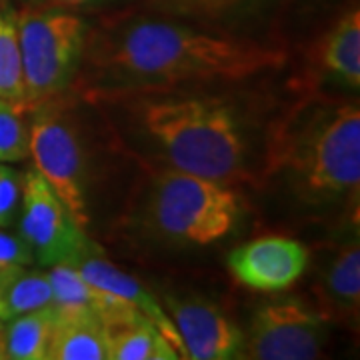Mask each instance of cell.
Here are the masks:
<instances>
[{"label":"cell","mask_w":360,"mask_h":360,"mask_svg":"<svg viewBox=\"0 0 360 360\" xmlns=\"http://www.w3.org/2000/svg\"><path fill=\"white\" fill-rule=\"evenodd\" d=\"M298 191L312 202L359 196L360 110L340 104L321 110L304 124L284 155Z\"/></svg>","instance_id":"3"},{"label":"cell","mask_w":360,"mask_h":360,"mask_svg":"<svg viewBox=\"0 0 360 360\" xmlns=\"http://www.w3.org/2000/svg\"><path fill=\"white\" fill-rule=\"evenodd\" d=\"M28 156V129L22 112L0 101V162H20Z\"/></svg>","instance_id":"20"},{"label":"cell","mask_w":360,"mask_h":360,"mask_svg":"<svg viewBox=\"0 0 360 360\" xmlns=\"http://www.w3.org/2000/svg\"><path fill=\"white\" fill-rule=\"evenodd\" d=\"M18 234L40 266L78 262L96 250L89 243L84 229L72 219L63 200L37 170H28L22 176Z\"/></svg>","instance_id":"6"},{"label":"cell","mask_w":360,"mask_h":360,"mask_svg":"<svg viewBox=\"0 0 360 360\" xmlns=\"http://www.w3.org/2000/svg\"><path fill=\"white\" fill-rule=\"evenodd\" d=\"M77 266L92 286L108 290L112 295H118L120 298L129 300L134 309L139 310L141 314H144L162 333V336L176 350L179 359H186V352H184V347H182L179 330H176L174 322L170 319V314L156 300V296L148 288H144L134 276H130L129 272L120 270L112 262H108L106 258L96 255V250H92L90 255L80 258Z\"/></svg>","instance_id":"11"},{"label":"cell","mask_w":360,"mask_h":360,"mask_svg":"<svg viewBox=\"0 0 360 360\" xmlns=\"http://www.w3.org/2000/svg\"><path fill=\"white\" fill-rule=\"evenodd\" d=\"M49 360H108V335L90 309H54Z\"/></svg>","instance_id":"12"},{"label":"cell","mask_w":360,"mask_h":360,"mask_svg":"<svg viewBox=\"0 0 360 360\" xmlns=\"http://www.w3.org/2000/svg\"><path fill=\"white\" fill-rule=\"evenodd\" d=\"M307 264L309 250L286 236H260L234 248L229 257V269L236 283L260 292L290 288Z\"/></svg>","instance_id":"10"},{"label":"cell","mask_w":360,"mask_h":360,"mask_svg":"<svg viewBox=\"0 0 360 360\" xmlns=\"http://www.w3.org/2000/svg\"><path fill=\"white\" fill-rule=\"evenodd\" d=\"M32 112H37V116L28 130V150L34 160V170L49 182L72 219L84 229L89 222V212L84 193V162L77 132L65 116L49 108V103L34 108Z\"/></svg>","instance_id":"7"},{"label":"cell","mask_w":360,"mask_h":360,"mask_svg":"<svg viewBox=\"0 0 360 360\" xmlns=\"http://www.w3.org/2000/svg\"><path fill=\"white\" fill-rule=\"evenodd\" d=\"M150 217L168 240L206 246L234 229L238 200L222 182L170 168L156 179Z\"/></svg>","instance_id":"5"},{"label":"cell","mask_w":360,"mask_h":360,"mask_svg":"<svg viewBox=\"0 0 360 360\" xmlns=\"http://www.w3.org/2000/svg\"><path fill=\"white\" fill-rule=\"evenodd\" d=\"M22 176L8 165L0 162V229H8L20 210Z\"/></svg>","instance_id":"21"},{"label":"cell","mask_w":360,"mask_h":360,"mask_svg":"<svg viewBox=\"0 0 360 360\" xmlns=\"http://www.w3.org/2000/svg\"><path fill=\"white\" fill-rule=\"evenodd\" d=\"M30 264H34V255L25 243V238L6 229H0V270Z\"/></svg>","instance_id":"22"},{"label":"cell","mask_w":360,"mask_h":360,"mask_svg":"<svg viewBox=\"0 0 360 360\" xmlns=\"http://www.w3.org/2000/svg\"><path fill=\"white\" fill-rule=\"evenodd\" d=\"M167 307L186 359L229 360L243 356L245 335L217 304L198 296H168Z\"/></svg>","instance_id":"9"},{"label":"cell","mask_w":360,"mask_h":360,"mask_svg":"<svg viewBox=\"0 0 360 360\" xmlns=\"http://www.w3.org/2000/svg\"><path fill=\"white\" fill-rule=\"evenodd\" d=\"M176 350L148 319L108 333V360H174Z\"/></svg>","instance_id":"16"},{"label":"cell","mask_w":360,"mask_h":360,"mask_svg":"<svg viewBox=\"0 0 360 360\" xmlns=\"http://www.w3.org/2000/svg\"><path fill=\"white\" fill-rule=\"evenodd\" d=\"M186 11H194V13L208 14V16H217V14L229 13L232 8L245 4L246 0H174Z\"/></svg>","instance_id":"23"},{"label":"cell","mask_w":360,"mask_h":360,"mask_svg":"<svg viewBox=\"0 0 360 360\" xmlns=\"http://www.w3.org/2000/svg\"><path fill=\"white\" fill-rule=\"evenodd\" d=\"M142 124L172 168L217 182L245 174L246 144L229 104L219 98H167L142 106Z\"/></svg>","instance_id":"2"},{"label":"cell","mask_w":360,"mask_h":360,"mask_svg":"<svg viewBox=\"0 0 360 360\" xmlns=\"http://www.w3.org/2000/svg\"><path fill=\"white\" fill-rule=\"evenodd\" d=\"M52 288L54 309H90L96 298V286L82 276L77 262L52 264L46 272Z\"/></svg>","instance_id":"19"},{"label":"cell","mask_w":360,"mask_h":360,"mask_svg":"<svg viewBox=\"0 0 360 360\" xmlns=\"http://www.w3.org/2000/svg\"><path fill=\"white\" fill-rule=\"evenodd\" d=\"M0 101L25 112L20 44L13 14L0 13Z\"/></svg>","instance_id":"17"},{"label":"cell","mask_w":360,"mask_h":360,"mask_svg":"<svg viewBox=\"0 0 360 360\" xmlns=\"http://www.w3.org/2000/svg\"><path fill=\"white\" fill-rule=\"evenodd\" d=\"M2 326H4V324H2V322H0V328H2Z\"/></svg>","instance_id":"26"},{"label":"cell","mask_w":360,"mask_h":360,"mask_svg":"<svg viewBox=\"0 0 360 360\" xmlns=\"http://www.w3.org/2000/svg\"><path fill=\"white\" fill-rule=\"evenodd\" d=\"M49 304H52V288L46 272L28 266H8L0 270V322L2 324Z\"/></svg>","instance_id":"13"},{"label":"cell","mask_w":360,"mask_h":360,"mask_svg":"<svg viewBox=\"0 0 360 360\" xmlns=\"http://www.w3.org/2000/svg\"><path fill=\"white\" fill-rule=\"evenodd\" d=\"M4 328V326H2ZM0 328V360H6L8 359V354H6V340H4V330Z\"/></svg>","instance_id":"25"},{"label":"cell","mask_w":360,"mask_h":360,"mask_svg":"<svg viewBox=\"0 0 360 360\" xmlns=\"http://www.w3.org/2000/svg\"><path fill=\"white\" fill-rule=\"evenodd\" d=\"M284 63L286 54L270 46L148 18L104 32L90 46V66L101 80L141 89L212 78L243 80Z\"/></svg>","instance_id":"1"},{"label":"cell","mask_w":360,"mask_h":360,"mask_svg":"<svg viewBox=\"0 0 360 360\" xmlns=\"http://www.w3.org/2000/svg\"><path fill=\"white\" fill-rule=\"evenodd\" d=\"M326 292L338 309L356 312L360 304V248L359 243H348L338 250L326 270Z\"/></svg>","instance_id":"18"},{"label":"cell","mask_w":360,"mask_h":360,"mask_svg":"<svg viewBox=\"0 0 360 360\" xmlns=\"http://www.w3.org/2000/svg\"><path fill=\"white\" fill-rule=\"evenodd\" d=\"M328 338L326 319L298 300L270 302L257 310L243 356L257 360H310Z\"/></svg>","instance_id":"8"},{"label":"cell","mask_w":360,"mask_h":360,"mask_svg":"<svg viewBox=\"0 0 360 360\" xmlns=\"http://www.w3.org/2000/svg\"><path fill=\"white\" fill-rule=\"evenodd\" d=\"M56 6H65V8H78V6H86V4H92L96 0H51Z\"/></svg>","instance_id":"24"},{"label":"cell","mask_w":360,"mask_h":360,"mask_svg":"<svg viewBox=\"0 0 360 360\" xmlns=\"http://www.w3.org/2000/svg\"><path fill=\"white\" fill-rule=\"evenodd\" d=\"M54 307L30 310L4 324L6 354L14 360H49L52 330H54Z\"/></svg>","instance_id":"15"},{"label":"cell","mask_w":360,"mask_h":360,"mask_svg":"<svg viewBox=\"0 0 360 360\" xmlns=\"http://www.w3.org/2000/svg\"><path fill=\"white\" fill-rule=\"evenodd\" d=\"M322 65L350 89L360 86V14L348 11L322 42Z\"/></svg>","instance_id":"14"},{"label":"cell","mask_w":360,"mask_h":360,"mask_svg":"<svg viewBox=\"0 0 360 360\" xmlns=\"http://www.w3.org/2000/svg\"><path fill=\"white\" fill-rule=\"evenodd\" d=\"M25 84L32 112L70 84L84 49V22L63 8H26L14 16Z\"/></svg>","instance_id":"4"}]
</instances>
